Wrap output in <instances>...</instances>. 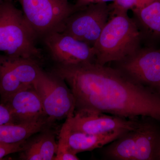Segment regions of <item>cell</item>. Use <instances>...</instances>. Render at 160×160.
Masks as SVG:
<instances>
[{
	"label": "cell",
	"mask_w": 160,
	"mask_h": 160,
	"mask_svg": "<svg viewBox=\"0 0 160 160\" xmlns=\"http://www.w3.org/2000/svg\"><path fill=\"white\" fill-rule=\"evenodd\" d=\"M52 73L64 80L75 99V111L160 122V95L135 83L112 67L89 62L56 65Z\"/></svg>",
	"instance_id": "6da1fadb"
},
{
	"label": "cell",
	"mask_w": 160,
	"mask_h": 160,
	"mask_svg": "<svg viewBox=\"0 0 160 160\" xmlns=\"http://www.w3.org/2000/svg\"><path fill=\"white\" fill-rule=\"evenodd\" d=\"M111 15V19L108 20L92 47L95 62L101 65L123 59L141 47V32L128 12Z\"/></svg>",
	"instance_id": "7a4b0ae2"
},
{
	"label": "cell",
	"mask_w": 160,
	"mask_h": 160,
	"mask_svg": "<svg viewBox=\"0 0 160 160\" xmlns=\"http://www.w3.org/2000/svg\"><path fill=\"white\" fill-rule=\"evenodd\" d=\"M38 40L22 11L10 0L3 1L0 5V52L12 57L38 61L42 57Z\"/></svg>",
	"instance_id": "3957f363"
},
{
	"label": "cell",
	"mask_w": 160,
	"mask_h": 160,
	"mask_svg": "<svg viewBox=\"0 0 160 160\" xmlns=\"http://www.w3.org/2000/svg\"><path fill=\"white\" fill-rule=\"evenodd\" d=\"M160 141L158 127L144 121L139 127L101 148V151L107 160H156Z\"/></svg>",
	"instance_id": "277c9868"
},
{
	"label": "cell",
	"mask_w": 160,
	"mask_h": 160,
	"mask_svg": "<svg viewBox=\"0 0 160 160\" xmlns=\"http://www.w3.org/2000/svg\"><path fill=\"white\" fill-rule=\"evenodd\" d=\"M24 17L39 39L52 31H61L76 11L69 0H17Z\"/></svg>",
	"instance_id": "5b68a950"
},
{
	"label": "cell",
	"mask_w": 160,
	"mask_h": 160,
	"mask_svg": "<svg viewBox=\"0 0 160 160\" xmlns=\"http://www.w3.org/2000/svg\"><path fill=\"white\" fill-rule=\"evenodd\" d=\"M33 86L39 95L48 119L61 120L73 115L75 99L64 80L42 69Z\"/></svg>",
	"instance_id": "8992f818"
},
{
	"label": "cell",
	"mask_w": 160,
	"mask_h": 160,
	"mask_svg": "<svg viewBox=\"0 0 160 160\" xmlns=\"http://www.w3.org/2000/svg\"><path fill=\"white\" fill-rule=\"evenodd\" d=\"M118 69L135 83L160 95V49L142 48L113 62Z\"/></svg>",
	"instance_id": "52a82bcc"
},
{
	"label": "cell",
	"mask_w": 160,
	"mask_h": 160,
	"mask_svg": "<svg viewBox=\"0 0 160 160\" xmlns=\"http://www.w3.org/2000/svg\"><path fill=\"white\" fill-rule=\"evenodd\" d=\"M110 15V7L107 3L91 4L72 14L60 31L93 47Z\"/></svg>",
	"instance_id": "ba28073f"
},
{
	"label": "cell",
	"mask_w": 160,
	"mask_h": 160,
	"mask_svg": "<svg viewBox=\"0 0 160 160\" xmlns=\"http://www.w3.org/2000/svg\"><path fill=\"white\" fill-rule=\"evenodd\" d=\"M41 70L37 60L0 54V95L3 104L16 92L33 85Z\"/></svg>",
	"instance_id": "9c48e42d"
},
{
	"label": "cell",
	"mask_w": 160,
	"mask_h": 160,
	"mask_svg": "<svg viewBox=\"0 0 160 160\" xmlns=\"http://www.w3.org/2000/svg\"><path fill=\"white\" fill-rule=\"evenodd\" d=\"M40 39L56 65L72 66L95 61L93 47L63 32H51Z\"/></svg>",
	"instance_id": "30bf717a"
},
{
	"label": "cell",
	"mask_w": 160,
	"mask_h": 160,
	"mask_svg": "<svg viewBox=\"0 0 160 160\" xmlns=\"http://www.w3.org/2000/svg\"><path fill=\"white\" fill-rule=\"evenodd\" d=\"M144 121L126 118L102 112L75 111L67 118L63 127L72 131L91 134H103L112 132L128 131L136 129Z\"/></svg>",
	"instance_id": "8fae6325"
},
{
	"label": "cell",
	"mask_w": 160,
	"mask_h": 160,
	"mask_svg": "<svg viewBox=\"0 0 160 160\" xmlns=\"http://www.w3.org/2000/svg\"><path fill=\"white\" fill-rule=\"evenodd\" d=\"M17 123H31L47 118L42 103L33 85L16 92L5 103Z\"/></svg>",
	"instance_id": "7c38bea8"
},
{
	"label": "cell",
	"mask_w": 160,
	"mask_h": 160,
	"mask_svg": "<svg viewBox=\"0 0 160 160\" xmlns=\"http://www.w3.org/2000/svg\"><path fill=\"white\" fill-rule=\"evenodd\" d=\"M126 131L118 130L103 134H91L72 131L62 126L58 146H62L75 154L100 149L119 138Z\"/></svg>",
	"instance_id": "4fadbf2b"
},
{
	"label": "cell",
	"mask_w": 160,
	"mask_h": 160,
	"mask_svg": "<svg viewBox=\"0 0 160 160\" xmlns=\"http://www.w3.org/2000/svg\"><path fill=\"white\" fill-rule=\"evenodd\" d=\"M56 143L53 133L46 132L39 136L29 145L26 146L21 159L26 160H53L57 151Z\"/></svg>",
	"instance_id": "5bb4252c"
},
{
	"label": "cell",
	"mask_w": 160,
	"mask_h": 160,
	"mask_svg": "<svg viewBox=\"0 0 160 160\" xmlns=\"http://www.w3.org/2000/svg\"><path fill=\"white\" fill-rule=\"evenodd\" d=\"M46 119L31 123H16L0 125V143L14 144L26 141L42 130Z\"/></svg>",
	"instance_id": "9a60e30c"
},
{
	"label": "cell",
	"mask_w": 160,
	"mask_h": 160,
	"mask_svg": "<svg viewBox=\"0 0 160 160\" xmlns=\"http://www.w3.org/2000/svg\"><path fill=\"white\" fill-rule=\"evenodd\" d=\"M135 22L141 35L148 33L160 38V0H154L148 6L138 10H132Z\"/></svg>",
	"instance_id": "2e32d148"
},
{
	"label": "cell",
	"mask_w": 160,
	"mask_h": 160,
	"mask_svg": "<svg viewBox=\"0 0 160 160\" xmlns=\"http://www.w3.org/2000/svg\"><path fill=\"white\" fill-rule=\"evenodd\" d=\"M154 0H114L109 5L110 14L118 12H128L129 9L138 10L145 8Z\"/></svg>",
	"instance_id": "e0dca14e"
},
{
	"label": "cell",
	"mask_w": 160,
	"mask_h": 160,
	"mask_svg": "<svg viewBox=\"0 0 160 160\" xmlns=\"http://www.w3.org/2000/svg\"><path fill=\"white\" fill-rule=\"evenodd\" d=\"M26 141L14 144L0 143V160L6 156L22 151L26 147Z\"/></svg>",
	"instance_id": "ac0fdd59"
},
{
	"label": "cell",
	"mask_w": 160,
	"mask_h": 160,
	"mask_svg": "<svg viewBox=\"0 0 160 160\" xmlns=\"http://www.w3.org/2000/svg\"><path fill=\"white\" fill-rule=\"evenodd\" d=\"M17 123L11 111L5 104H0V125Z\"/></svg>",
	"instance_id": "d6986e66"
},
{
	"label": "cell",
	"mask_w": 160,
	"mask_h": 160,
	"mask_svg": "<svg viewBox=\"0 0 160 160\" xmlns=\"http://www.w3.org/2000/svg\"><path fill=\"white\" fill-rule=\"evenodd\" d=\"M80 160L76 154L69 151L62 146H58L57 151L53 160Z\"/></svg>",
	"instance_id": "ffe728a7"
},
{
	"label": "cell",
	"mask_w": 160,
	"mask_h": 160,
	"mask_svg": "<svg viewBox=\"0 0 160 160\" xmlns=\"http://www.w3.org/2000/svg\"><path fill=\"white\" fill-rule=\"evenodd\" d=\"M114 0H76V2L74 4L75 8L76 11L79 9H82L86 6L91 4H98L113 2Z\"/></svg>",
	"instance_id": "44dd1931"
},
{
	"label": "cell",
	"mask_w": 160,
	"mask_h": 160,
	"mask_svg": "<svg viewBox=\"0 0 160 160\" xmlns=\"http://www.w3.org/2000/svg\"><path fill=\"white\" fill-rule=\"evenodd\" d=\"M156 160H160V141L159 144L158 148L157 153L156 159Z\"/></svg>",
	"instance_id": "7402d4cb"
},
{
	"label": "cell",
	"mask_w": 160,
	"mask_h": 160,
	"mask_svg": "<svg viewBox=\"0 0 160 160\" xmlns=\"http://www.w3.org/2000/svg\"><path fill=\"white\" fill-rule=\"evenodd\" d=\"M3 1H4V0H0V5L3 2Z\"/></svg>",
	"instance_id": "603a6c76"
}]
</instances>
